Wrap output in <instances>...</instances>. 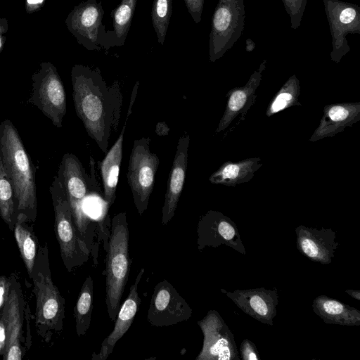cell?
<instances>
[{"label": "cell", "mask_w": 360, "mask_h": 360, "mask_svg": "<svg viewBox=\"0 0 360 360\" xmlns=\"http://www.w3.org/2000/svg\"><path fill=\"white\" fill-rule=\"evenodd\" d=\"M300 82L295 75H292L276 93L266 108V115H273L295 105H301L299 102Z\"/></svg>", "instance_id": "28"}, {"label": "cell", "mask_w": 360, "mask_h": 360, "mask_svg": "<svg viewBox=\"0 0 360 360\" xmlns=\"http://www.w3.org/2000/svg\"><path fill=\"white\" fill-rule=\"evenodd\" d=\"M266 63V59L262 60L245 86L235 87L227 93L225 110L215 130L216 134L225 130L237 117L239 116V122L245 119L248 110L255 102L256 90L262 81Z\"/></svg>", "instance_id": "18"}, {"label": "cell", "mask_w": 360, "mask_h": 360, "mask_svg": "<svg viewBox=\"0 0 360 360\" xmlns=\"http://www.w3.org/2000/svg\"><path fill=\"white\" fill-rule=\"evenodd\" d=\"M255 43L250 39L248 38L245 41V50L247 52H251L255 49Z\"/></svg>", "instance_id": "39"}, {"label": "cell", "mask_w": 360, "mask_h": 360, "mask_svg": "<svg viewBox=\"0 0 360 360\" xmlns=\"http://www.w3.org/2000/svg\"><path fill=\"white\" fill-rule=\"evenodd\" d=\"M244 25V0H219L211 21L210 62L221 58L232 48L243 34Z\"/></svg>", "instance_id": "9"}, {"label": "cell", "mask_w": 360, "mask_h": 360, "mask_svg": "<svg viewBox=\"0 0 360 360\" xmlns=\"http://www.w3.org/2000/svg\"><path fill=\"white\" fill-rule=\"evenodd\" d=\"M262 166L259 158H251L233 162L226 161L209 177L214 184L235 186L247 183Z\"/></svg>", "instance_id": "25"}, {"label": "cell", "mask_w": 360, "mask_h": 360, "mask_svg": "<svg viewBox=\"0 0 360 360\" xmlns=\"http://www.w3.org/2000/svg\"><path fill=\"white\" fill-rule=\"evenodd\" d=\"M54 210V230L63 264L68 272L88 262L91 252L80 238L70 205L57 175L49 188Z\"/></svg>", "instance_id": "6"}, {"label": "cell", "mask_w": 360, "mask_h": 360, "mask_svg": "<svg viewBox=\"0 0 360 360\" xmlns=\"http://www.w3.org/2000/svg\"><path fill=\"white\" fill-rule=\"evenodd\" d=\"M11 284L10 277L0 276V311L4 308L8 298Z\"/></svg>", "instance_id": "35"}, {"label": "cell", "mask_w": 360, "mask_h": 360, "mask_svg": "<svg viewBox=\"0 0 360 360\" xmlns=\"http://www.w3.org/2000/svg\"><path fill=\"white\" fill-rule=\"evenodd\" d=\"M136 96V93H131L126 119L117 139L108 150L103 160L97 162L103 186V199L108 207L113 205L116 199V191L123 155L124 134L128 119L132 112V107Z\"/></svg>", "instance_id": "21"}, {"label": "cell", "mask_w": 360, "mask_h": 360, "mask_svg": "<svg viewBox=\"0 0 360 360\" xmlns=\"http://www.w3.org/2000/svg\"><path fill=\"white\" fill-rule=\"evenodd\" d=\"M94 281L88 276L82 284L74 307L76 333L79 337L86 334L91 324L93 311Z\"/></svg>", "instance_id": "27"}, {"label": "cell", "mask_w": 360, "mask_h": 360, "mask_svg": "<svg viewBox=\"0 0 360 360\" xmlns=\"http://www.w3.org/2000/svg\"><path fill=\"white\" fill-rule=\"evenodd\" d=\"M198 249L217 248L221 245L245 255L246 251L236 223L223 213L209 210L200 217L198 226Z\"/></svg>", "instance_id": "14"}, {"label": "cell", "mask_w": 360, "mask_h": 360, "mask_svg": "<svg viewBox=\"0 0 360 360\" xmlns=\"http://www.w3.org/2000/svg\"><path fill=\"white\" fill-rule=\"evenodd\" d=\"M286 13L290 18L291 28L300 27L307 0H281Z\"/></svg>", "instance_id": "31"}, {"label": "cell", "mask_w": 360, "mask_h": 360, "mask_svg": "<svg viewBox=\"0 0 360 360\" xmlns=\"http://www.w3.org/2000/svg\"><path fill=\"white\" fill-rule=\"evenodd\" d=\"M129 231L127 213L121 212L112 219L105 256V304L109 318L115 321L129 279L131 259L129 252Z\"/></svg>", "instance_id": "5"}, {"label": "cell", "mask_w": 360, "mask_h": 360, "mask_svg": "<svg viewBox=\"0 0 360 360\" xmlns=\"http://www.w3.org/2000/svg\"><path fill=\"white\" fill-rule=\"evenodd\" d=\"M221 291L247 315L264 324L274 325L278 303L276 288L262 287L231 292L221 289Z\"/></svg>", "instance_id": "16"}, {"label": "cell", "mask_w": 360, "mask_h": 360, "mask_svg": "<svg viewBox=\"0 0 360 360\" xmlns=\"http://www.w3.org/2000/svg\"><path fill=\"white\" fill-rule=\"evenodd\" d=\"M8 30V22L5 18H0V53L2 52L6 41V34Z\"/></svg>", "instance_id": "37"}, {"label": "cell", "mask_w": 360, "mask_h": 360, "mask_svg": "<svg viewBox=\"0 0 360 360\" xmlns=\"http://www.w3.org/2000/svg\"><path fill=\"white\" fill-rule=\"evenodd\" d=\"M296 245L299 252L309 260L330 264L339 247L332 229H316L300 225L295 229Z\"/></svg>", "instance_id": "17"}, {"label": "cell", "mask_w": 360, "mask_h": 360, "mask_svg": "<svg viewBox=\"0 0 360 360\" xmlns=\"http://www.w3.org/2000/svg\"><path fill=\"white\" fill-rule=\"evenodd\" d=\"M345 292L350 295L352 297L357 300H360V290H346Z\"/></svg>", "instance_id": "40"}, {"label": "cell", "mask_w": 360, "mask_h": 360, "mask_svg": "<svg viewBox=\"0 0 360 360\" xmlns=\"http://www.w3.org/2000/svg\"><path fill=\"white\" fill-rule=\"evenodd\" d=\"M360 120V102L328 104L323 108V115L318 127L309 139L315 142L333 137L352 127Z\"/></svg>", "instance_id": "22"}, {"label": "cell", "mask_w": 360, "mask_h": 360, "mask_svg": "<svg viewBox=\"0 0 360 360\" xmlns=\"http://www.w3.org/2000/svg\"><path fill=\"white\" fill-rule=\"evenodd\" d=\"M192 309L167 280L159 282L154 288L147 315L153 326H169L188 321Z\"/></svg>", "instance_id": "13"}, {"label": "cell", "mask_w": 360, "mask_h": 360, "mask_svg": "<svg viewBox=\"0 0 360 360\" xmlns=\"http://www.w3.org/2000/svg\"><path fill=\"white\" fill-rule=\"evenodd\" d=\"M137 1L122 0L120 4L112 11L110 15L113 30L105 32L103 25H101L98 34L101 46L108 49L112 46L124 45L131 27Z\"/></svg>", "instance_id": "24"}, {"label": "cell", "mask_w": 360, "mask_h": 360, "mask_svg": "<svg viewBox=\"0 0 360 360\" xmlns=\"http://www.w3.org/2000/svg\"><path fill=\"white\" fill-rule=\"evenodd\" d=\"M0 151L13 185L16 214L23 213L34 222L37 205L34 165L18 130L8 120L0 124Z\"/></svg>", "instance_id": "2"}, {"label": "cell", "mask_w": 360, "mask_h": 360, "mask_svg": "<svg viewBox=\"0 0 360 360\" xmlns=\"http://www.w3.org/2000/svg\"><path fill=\"white\" fill-rule=\"evenodd\" d=\"M0 216L13 231L16 219L14 191L11 181L4 167L0 151Z\"/></svg>", "instance_id": "29"}, {"label": "cell", "mask_w": 360, "mask_h": 360, "mask_svg": "<svg viewBox=\"0 0 360 360\" xmlns=\"http://www.w3.org/2000/svg\"><path fill=\"white\" fill-rule=\"evenodd\" d=\"M144 270V268H141L139 271L134 283L129 288L127 298L119 309L112 331L103 340L98 353H93L92 360H106L112 352L117 342L122 338L131 326L141 304L138 287L143 276Z\"/></svg>", "instance_id": "20"}, {"label": "cell", "mask_w": 360, "mask_h": 360, "mask_svg": "<svg viewBox=\"0 0 360 360\" xmlns=\"http://www.w3.org/2000/svg\"><path fill=\"white\" fill-rule=\"evenodd\" d=\"M90 174H87L79 158L74 154L63 155L58 167V176L70 205L72 218L80 238L89 251L92 250L95 221L85 210L86 200L94 195H101L95 162L90 156Z\"/></svg>", "instance_id": "3"}, {"label": "cell", "mask_w": 360, "mask_h": 360, "mask_svg": "<svg viewBox=\"0 0 360 360\" xmlns=\"http://www.w3.org/2000/svg\"><path fill=\"white\" fill-rule=\"evenodd\" d=\"M240 359L243 360H260L257 347L253 342L244 339L240 346Z\"/></svg>", "instance_id": "32"}, {"label": "cell", "mask_w": 360, "mask_h": 360, "mask_svg": "<svg viewBox=\"0 0 360 360\" xmlns=\"http://www.w3.org/2000/svg\"><path fill=\"white\" fill-rule=\"evenodd\" d=\"M169 128L165 122H160L156 124L155 133L158 136H166L168 135Z\"/></svg>", "instance_id": "38"}, {"label": "cell", "mask_w": 360, "mask_h": 360, "mask_svg": "<svg viewBox=\"0 0 360 360\" xmlns=\"http://www.w3.org/2000/svg\"><path fill=\"white\" fill-rule=\"evenodd\" d=\"M71 81L75 112L89 137L106 154L109 140L117 132L123 103L120 82L108 84L98 68L76 64Z\"/></svg>", "instance_id": "1"}, {"label": "cell", "mask_w": 360, "mask_h": 360, "mask_svg": "<svg viewBox=\"0 0 360 360\" xmlns=\"http://www.w3.org/2000/svg\"><path fill=\"white\" fill-rule=\"evenodd\" d=\"M150 142V137L144 136L134 141L127 172V183L139 215L148 208L160 162L157 154L151 152Z\"/></svg>", "instance_id": "7"}, {"label": "cell", "mask_w": 360, "mask_h": 360, "mask_svg": "<svg viewBox=\"0 0 360 360\" xmlns=\"http://www.w3.org/2000/svg\"><path fill=\"white\" fill-rule=\"evenodd\" d=\"M187 10L195 23L201 21L205 0H184Z\"/></svg>", "instance_id": "33"}, {"label": "cell", "mask_w": 360, "mask_h": 360, "mask_svg": "<svg viewBox=\"0 0 360 360\" xmlns=\"http://www.w3.org/2000/svg\"><path fill=\"white\" fill-rule=\"evenodd\" d=\"M46 2V0H25V11L28 14L40 10Z\"/></svg>", "instance_id": "36"}, {"label": "cell", "mask_w": 360, "mask_h": 360, "mask_svg": "<svg viewBox=\"0 0 360 360\" xmlns=\"http://www.w3.org/2000/svg\"><path fill=\"white\" fill-rule=\"evenodd\" d=\"M173 0H153L151 9V20L158 41L165 43L171 15Z\"/></svg>", "instance_id": "30"}, {"label": "cell", "mask_w": 360, "mask_h": 360, "mask_svg": "<svg viewBox=\"0 0 360 360\" xmlns=\"http://www.w3.org/2000/svg\"><path fill=\"white\" fill-rule=\"evenodd\" d=\"M103 15L101 1L86 0L73 8L65 23L78 44L89 51H100L98 34Z\"/></svg>", "instance_id": "15"}, {"label": "cell", "mask_w": 360, "mask_h": 360, "mask_svg": "<svg viewBox=\"0 0 360 360\" xmlns=\"http://www.w3.org/2000/svg\"><path fill=\"white\" fill-rule=\"evenodd\" d=\"M197 323L203 334V342L195 360L240 359L234 335L218 311L210 310Z\"/></svg>", "instance_id": "12"}, {"label": "cell", "mask_w": 360, "mask_h": 360, "mask_svg": "<svg viewBox=\"0 0 360 360\" xmlns=\"http://www.w3.org/2000/svg\"><path fill=\"white\" fill-rule=\"evenodd\" d=\"M332 37L331 60L339 63L351 49L349 34H360V6L340 0H323Z\"/></svg>", "instance_id": "11"}, {"label": "cell", "mask_w": 360, "mask_h": 360, "mask_svg": "<svg viewBox=\"0 0 360 360\" xmlns=\"http://www.w3.org/2000/svg\"><path fill=\"white\" fill-rule=\"evenodd\" d=\"M48 253L46 243L39 246L30 277L36 298V331L46 343L63 330L65 318V299L52 280Z\"/></svg>", "instance_id": "4"}, {"label": "cell", "mask_w": 360, "mask_h": 360, "mask_svg": "<svg viewBox=\"0 0 360 360\" xmlns=\"http://www.w3.org/2000/svg\"><path fill=\"white\" fill-rule=\"evenodd\" d=\"M33 223L25 214L18 213L13 229L20 256L30 278L40 246L35 235Z\"/></svg>", "instance_id": "26"}, {"label": "cell", "mask_w": 360, "mask_h": 360, "mask_svg": "<svg viewBox=\"0 0 360 360\" xmlns=\"http://www.w3.org/2000/svg\"><path fill=\"white\" fill-rule=\"evenodd\" d=\"M314 312L328 324L360 326V311L326 295H319L312 302Z\"/></svg>", "instance_id": "23"}, {"label": "cell", "mask_w": 360, "mask_h": 360, "mask_svg": "<svg viewBox=\"0 0 360 360\" xmlns=\"http://www.w3.org/2000/svg\"><path fill=\"white\" fill-rule=\"evenodd\" d=\"M189 143L190 136L187 133L179 139L162 208V225H166L173 218L183 191L188 168Z\"/></svg>", "instance_id": "19"}, {"label": "cell", "mask_w": 360, "mask_h": 360, "mask_svg": "<svg viewBox=\"0 0 360 360\" xmlns=\"http://www.w3.org/2000/svg\"><path fill=\"white\" fill-rule=\"evenodd\" d=\"M11 284L7 300L3 308L7 329V345L4 360H22L29 349L24 336V322L29 306L25 302L20 283L16 275H10Z\"/></svg>", "instance_id": "10"}, {"label": "cell", "mask_w": 360, "mask_h": 360, "mask_svg": "<svg viewBox=\"0 0 360 360\" xmlns=\"http://www.w3.org/2000/svg\"><path fill=\"white\" fill-rule=\"evenodd\" d=\"M32 89L29 103L37 106L53 124L60 128L67 111V98L63 81L56 68L42 62L32 76Z\"/></svg>", "instance_id": "8"}, {"label": "cell", "mask_w": 360, "mask_h": 360, "mask_svg": "<svg viewBox=\"0 0 360 360\" xmlns=\"http://www.w3.org/2000/svg\"><path fill=\"white\" fill-rule=\"evenodd\" d=\"M7 345V329L4 309L0 311V356L5 353Z\"/></svg>", "instance_id": "34"}]
</instances>
